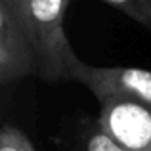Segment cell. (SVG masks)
<instances>
[{
    "mask_svg": "<svg viewBox=\"0 0 151 151\" xmlns=\"http://www.w3.org/2000/svg\"><path fill=\"white\" fill-rule=\"evenodd\" d=\"M107 6L122 12L130 19L151 29V4L149 0H101Z\"/></svg>",
    "mask_w": 151,
    "mask_h": 151,
    "instance_id": "cell-6",
    "label": "cell"
},
{
    "mask_svg": "<svg viewBox=\"0 0 151 151\" xmlns=\"http://www.w3.org/2000/svg\"><path fill=\"white\" fill-rule=\"evenodd\" d=\"M2 2H6L14 10V14L17 15V19L27 27V15H29V2L31 0H2Z\"/></svg>",
    "mask_w": 151,
    "mask_h": 151,
    "instance_id": "cell-8",
    "label": "cell"
},
{
    "mask_svg": "<svg viewBox=\"0 0 151 151\" xmlns=\"http://www.w3.org/2000/svg\"><path fill=\"white\" fill-rule=\"evenodd\" d=\"M27 77H38L33 40L14 10L0 0V86L8 88Z\"/></svg>",
    "mask_w": 151,
    "mask_h": 151,
    "instance_id": "cell-3",
    "label": "cell"
},
{
    "mask_svg": "<svg viewBox=\"0 0 151 151\" xmlns=\"http://www.w3.org/2000/svg\"><path fill=\"white\" fill-rule=\"evenodd\" d=\"M69 0H31L27 29L35 46L38 78L46 82L73 81L78 58L65 33V12Z\"/></svg>",
    "mask_w": 151,
    "mask_h": 151,
    "instance_id": "cell-1",
    "label": "cell"
},
{
    "mask_svg": "<svg viewBox=\"0 0 151 151\" xmlns=\"http://www.w3.org/2000/svg\"><path fill=\"white\" fill-rule=\"evenodd\" d=\"M98 124L124 151H151V105L134 100L100 103Z\"/></svg>",
    "mask_w": 151,
    "mask_h": 151,
    "instance_id": "cell-4",
    "label": "cell"
},
{
    "mask_svg": "<svg viewBox=\"0 0 151 151\" xmlns=\"http://www.w3.org/2000/svg\"><path fill=\"white\" fill-rule=\"evenodd\" d=\"M73 82L84 84L98 101L134 100L151 105V71L140 67H98L78 61Z\"/></svg>",
    "mask_w": 151,
    "mask_h": 151,
    "instance_id": "cell-2",
    "label": "cell"
},
{
    "mask_svg": "<svg viewBox=\"0 0 151 151\" xmlns=\"http://www.w3.org/2000/svg\"><path fill=\"white\" fill-rule=\"evenodd\" d=\"M67 151H124V149L103 132L96 119V121L81 122V128L71 138Z\"/></svg>",
    "mask_w": 151,
    "mask_h": 151,
    "instance_id": "cell-5",
    "label": "cell"
},
{
    "mask_svg": "<svg viewBox=\"0 0 151 151\" xmlns=\"http://www.w3.org/2000/svg\"><path fill=\"white\" fill-rule=\"evenodd\" d=\"M0 151H37L33 142L17 126L4 124L0 130Z\"/></svg>",
    "mask_w": 151,
    "mask_h": 151,
    "instance_id": "cell-7",
    "label": "cell"
},
{
    "mask_svg": "<svg viewBox=\"0 0 151 151\" xmlns=\"http://www.w3.org/2000/svg\"><path fill=\"white\" fill-rule=\"evenodd\" d=\"M149 4H151V0H149Z\"/></svg>",
    "mask_w": 151,
    "mask_h": 151,
    "instance_id": "cell-9",
    "label": "cell"
}]
</instances>
